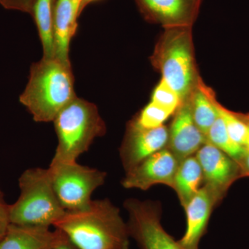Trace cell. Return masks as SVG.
Segmentation results:
<instances>
[{"label":"cell","instance_id":"cell-13","mask_svg":"<svg viewBox=\"0 0 249 249\" xmlns=\"http://www.w3.org/2000/svg\"><path fill=\"white\" fill-rule=\"evenodd\" d=\"M220 202L215 193L204 185L183 207L186 214V229L178 242L185 249H199L213 210Z\"/></svg>","mask_w":249,"mask_h":249},{"label":"cell","instance_id":"cell-31","mask_svg":"<svg viewBox=\"0 0 249 249\" xmlns=\"http://www.w3.org/2000/svg\"><path fill=\"white\" fill-rule=\"evenodd\" d=\"M55 1V0H53V2H54V1Z\"/></svg>","mask_w":249,"mask_h":249},{"label":"cell","instance_id":"cell-15","mask_svg":"<svg viewBox=\"0 0 249 249\" xmlns=\"http://www.w3.org/2000/svg\"><path fill=\"white\" fill-rule=\"evenodd\" d=\"M53 41L55 57L70 62V41L76 33L78 15L70 0H55L53 8Z\"/></svg>","mask_w":249,"mask_h":249},{"label":"cell","instance_id":"cell-2","mask_svg":"<svg viewBox=\"0 0 249 249\" xmlns=\"http://www.w3.org/2000/svg\"><path fill=\"white\" fill-rule=\"evenodd\" d=\"M71 62L42 58L31 67L29 81L19 96L36 122H52L76 97Z\"/></svg>","mask_w":249,"mask_h":249},{"label":"cell","instance_id":"cell-22","mask_svg":"<svg viewBox=\"0 0 249 249\" xmlns=\"http://www.w3.org/2000/svg\"><path fill=\"white\" fill-rule=\"evenodd\" d=\"M173 115L169 111L159 107L152 102L147 104L133 119L134 122L143 128L154 129L163 125L165 121Z\"/></svg>","mask_w":249,"mask_h":249},{"label":"cell","instance_id":"cell-11","mask_svg":"<svg viewBox=\"0 0 249 249\" xmlns=\"http://www.w3.org/2000/svg\"><path fill=\"white\" fill-rule=\"evenodd\" d=\"M148 22L163 28L193 27L202 0H135Z\"/></svg>","mask_w":249,"mask_h":249},{"label":"cell","instance_id":"cell-23","mask_svg":"<svg viewBox=\"0 0 249 249\" xmlns=\"http://www.w3.org/2000/svg\"><path fill=\"white\" fill-rule=\"evenodd\" d=\"M36 0H0V5L5 9L21 11L32 14Z\"/></svg>","mask_w":249,"mask_h":249},{"label":"cell","instance_id":"cell-16","mask_svg":"<svg viewBox=\"0 0 249 249\" xmlns=\"http://www.w3.org/2000/svg\"><path fill=\"white\" fill-rule=\"evenodd\" d=\"M203 181L202 169L196 155L180 161L172 188L176 192L183 207L199 191Z\"/></svg>","mask_w":249,"mask_h":249},{"label":"cell","instance_id":"cell-30","mask_svg":"<svg viewBox=\"0 0 249 249\" xmlns=\"http://www.w3.org/2000/svg\"><path fill=\"white\" fill-rule=\"evenodd\" d=\"M0 194H2V193H1V191H0Z\"/></svg>","mask_w":249,"mask_h":249},{"label":"cell","instance_id":"cell-18","mask_svg":"<svg viewBox=\"0 0 249 249\" xmlns=\"http://www.w3.org/2000/svg\"><path fill=\"white\" fill-rule=\"evenodd\" d=\"M53 3V0H36L31 14L37 25L45 58L55 57Z\"/></svg>","mask_w":249,"mask_h":249},{"label":"cell","instance_id":"cell-21","mask_svg":"<svg viewBox=\"0 0 249 249\" xmlns=\"http://www.w3.org/2000/svg\"><path fill=\"white\" fill-rule=\"evenodd\" d=\"M150 102L169 111L173 115L182 103L178 93L163 78L154 90Z\"/></svg>","mask_w":249,"mask_h":249},{"label":"cell","instance_id":"cell-14","mask_svg":"<svg viewBox=\"0 0 249 249\" xmlns=\"http://www.w3.org/2000/svg\"><path fill=\"white\" fill-rule=\"evenodd\" d=\"M62 232L49 227H26L10 224L0 239V249H52L60 240Z\"/></svg>","mask_w":249,"mask_h":249},{"label":"cell","instance_id":"cell-26","mask_svg":"<svg viewBox=\"0 0 249 249\" xmlns=\"http://www.w3.org/2000/svg\"><path fill=\"white\" fill-rule=\"evenodd\" d=\"M241 168V177L249 178V152H247L240 160H237Z\"/></svg>","mask_w":249,"mask_h":249},{"label":"cell","instance_id":"cell-29","mask_svg":"<svg viewBox=\"0 0 249 249\" xmlns=\"http://www.w3.org/2000/svg\"><path fill=\"white\" fill-rule=\"evenodd\" d=\"M96 1V0H83V1H82L81 6H80V15L81 14V13L83 12V9H84L88 4H89L90 3L93 2V1Z\"/></svg>","mask_w":249,"mask_h":249},{"label":"cell","instance_id":"cell-12","mask_svg":"<svg viewBox=\"0 0 249 249\" xmlns=\"http://www.w3.org/2000/svg\"><path fill=\"white\" fill-rule=\"evenodd\" d=\"M174 115L168 128L166 148L181 161L196 155L206 138L193 120L189 98L181 103Z\"/></svg>","mask_w":249,"mask_h":249},{"label":"cell","instance_id":"cell-27","mask_svg":"<svg viewBox=\"0 0 249 249\" xmlns=\"http://www.w3.org/2000/svg\"><path fill=\"white\" fill-rule=\"evenodd\" d=\"M242 115L247 127V135L245 147L247 151L249 152V113L242 114Z\"/></svg>","mask_w":249,"mask_h":249},{"label":"cell","instance_id":"cell-24","mask_svg":"<svg viewBox=\"0 0 249 249\" xmlns=\"http://www.w3.org/2000/svg\"><path fill=\"white\" fill-rule=\"evenodd\" d=\"M10 224L9 205L5 203L2 194H0V239L7 231Z\"/></svg>","mask_w":249,"mask_h":249},{"label":"cell","instance_id":"cell-19","mask_svg":"<svg viewBox=\"0 0 249 249\" xmlns=\"http://www.w3.org/2000/svg\"><path fill=\"white\" fill-rule=\"evenodd\" d=\"M206 141L227 154L235 160H240L247 153V150L232 140L228 132L222 118L218 115L206 136Z\"/></svg>","mask_w":249,"mask_h":249},{"label":"cell","instance_id":"cell-5","mask_svg":"<svg viewBox=\"0 0 249 249\" xmlns=\"http://www.w3.org/2000/svg\"><path fill=\"white\" fill-rule=\"evenodd\" d=\"M20 195L9 205L11 224L26 227H50L65 211L55 196L48 168L25 170L19 178Z\"/></svg>","mask_w":249,"mask_h":249},{"label":"cell","instance_id":"cell-20","mask_svg":"<svg viewBox=\"0 0 249 249\" xmlns=\"http://www.w3.org/2000/svg\"><path fill=\"white\" fill-rule=\"evenodd\" d=\"M209 94L217 111L218 115L222 118L225 124L229 135L234 142L245 147L247 135V127L242 118V113L229 110L223 106L217 101L215 93L212 88H209Z\"/></svg>","mask_w":249,"mask_h":249},{"label":"cell","instance_id":"cell-4","mask_svg":"<svg viewBox=\"0 0 249 249\" xmlns=\"http://www.w3.org/2000/svg\"><path fill=\"white\" fill-rule=\"evenodd\" d=\"M53 122L58 142L53 161H77L95 139L106 133V124L96 105L77 96Z\"/></svg>","mask_w":249,"mask_h":249},{"label":"cell","instance_id":"cell-28","mask_svg":"<svg viewBox=\"0 0 249 249\" xmlns=\"http://www.w3.org/2000/svg\"><path fill=\"white\" fill-rule=\"evenodd\" d=\"M70 1H71V4H73L75 11H76L78 16H79L80 6H81L82 1H83V0H70Z\"/></svg>","mask_w":249,"mask_h":249},{"label":"cell","instance_id":"cell-6","mask_svg":"<svg viewBox=\"0 0 249 249\" xmlns=\"http://www.w3.org/2000/svg\"><path fill=\"white\" fill-rule=\"evenodd\" d=\"M52 186L62 207L76 211L88 207L91 195L106 181L107 174L77 161L52 160L48 168Z\"/></svg>","mask_w":249,"mask_h":249},{"label":"cell","instance_id":"cell-10","mask_svg":"<svg viewBox=\"0 0 249 249\" xmlns=\"http://www.w3.org/2000/svg\"><path fill=\"white\" fill-rule=\"evenodd\" d=\"M179 163L178 159L165 147L126 172L121 184L126 189L142 191H146L156 184L172 188Z\"/></svg>","mask_w":249,"mask_h":249},{"label":"cell","instance_id":"cell-1","mask_svg":"<svg viewBox=\"0 0 249 249\" xmlns=\"http://www.w3.org/2000/svg\"><path fill=\"white\" fill-rule=\"evenodd\" d=\"M53 227L79 249H129L127 223L109 199H92L84 209L66 211Z\"/></svg>","mask_w":249,"mask_h":249},{"label":"cell","instance_id":"cell-7","mask_svg":"<svg viewBox=\"0 0 249 249\" xmlns=\"http://www.w3.org/2000/svg\"><path fill=\"white\" fill-rule=\"evenodd\" d=\"M124 207L129 214V236L142 249H186L170 235L160 223V206L151 201L127 199Z\"/></svg>","mask_w":249,"mask_h":249},{"label":"cell","instance_id":"cell-8","mask_svg":"<svg viewBox=\"0 0 249 249\" xmlns=\"http://www.w3.org/2000/svg\"><path fill=\"white\" fill-rule=\"evenodd\" d=\"M196 156L202 169L204 185L222 201L231 186L242 178L238 162L207 141Z\"/></svg>","mask_w":249,"mask_h":249},{"label":"cell","instance_id":"cell-17","mask_svg":"<svg viewBox=\"0 0 249 249\" xmlns=\"http://www.w3.org/2000/svg\"><path fill=\"white\" fill-rule=\"evenodd\" d=\"M209 88L200 78L189 97L193 120L205 137L218 117L217 111L210 97Z\"/></svg>","mask_w":249,"mask_h":249},{"label":"cell","instance_id":"cell-3","mask_svg":"<svg viewBox=\"0 0 249 249\" xmlns=\"http://www.w3.org/2000/svg\"><path fill=\"white\" fill-rule=\"evenodd\" d=\"M150 60L182 103L188 99L201 78L195 55L193 27L165 28Z\"/></svg>","mask_w":249,"mask_h":249},{"label":"cell","instance_id":"cell-9","mask_svg":"<svg viewBox=\"0 0 249 249\" xmlns=\"http://www.w3.org/2000/svg\"><path fill=\"white\" fill-rule=\"evenodd\" d=\"M168 128H143L133 120L129 121L120 147L121 163L126 172L132 170L156 152L165 148L168 144Z\"/></svg>","mask_w":249,"mask_h":249},{"label":"cell","instance_id":"cell-25","mask_svg":"<svg viewBox=\"0 0 249 249\" xmlns=\"http://www.w3.org/2000/svg\"><path fill=\"white\" fill-rule=\"evenodd\" d=\"M52 249H79L63 232H62V235L60 240L57 242L56 245L54 246Z\"/></svg>","mask_w":249,"mask_h":249}]
</instances>
